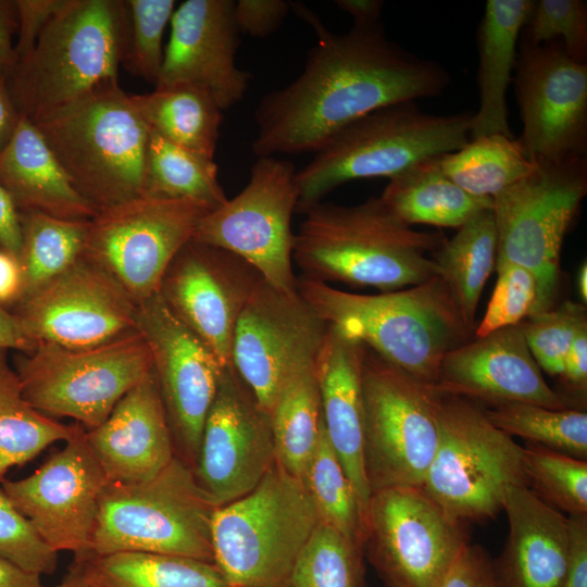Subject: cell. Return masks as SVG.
<instances>
[{
  "label": "cell",
  "mask_w": 587,
  "mask_h": 587,
  "mask_svg": "<svg viewBox=\"0 0 587 587\" xmlns=\"http://www.w3.org/2000/svg\"><path fill=\"white\" fill-rule=\"evenodd\" d=\"M291 9L316 35L301 74L266 93L255 109V155L316 152L355 120L386 105L432 98L450 82L446 68L386 36L382 23L329 32L307 5Z\"/></svg>",
  "instance_id": "1"
},
{
  "label": "cell",
  "mask_w": 587,
  "mask_h": 587,
  "mask_svg": "<svg viewBox=\"0 0 587 587\" xmlns=\"http://www.w3.org/2000/svg\"><path fill=\"white\" fill-rule=\"evenodd\" d=\"M303 214L292 245L302 278L384 292L438 276L432 254L444 234L414 229L379 197L355 205L320 202Z\"/></svg>",
  "instance_id": "2"
},
{
  "label": "cell",
  "mask_w": 587,
  "mask_h": 587,
  "mask_svg": "<svg viewBox=\"0 0 587 587\" xmlns=\"http://www.w3.org/2000/svg\"><path fill=\"white\" fill-rule=\"evenodd\" d=\"M297 290L327 324L429 386L437 380L445 354L470 335L439 276L376 295L347 292L305 278L298 279Z\"/></svg>",
  "instance_id": "3"
},
{
  "label": "cell",
  "mask_w": 587,
  "mask_h": 587,
  "mask_svg": "<svg viewBox=\"0 0 587 587\" xmlns=\"http://www.w3.org/2000/svg\"><path fill=\"white\" fill-rule=\"evenodd\" d=\"M126 27V0H65L7 73L18 112L35 123L117 80Z\"/></svg>",
  "instance_id": "4"
},
{
  "label": "cell",
  "mask_w": 587,
  "mask_h": 587,
  "mask_svg": "<svg viewBox=\"0 0 587 587\" xmlns=\"http://www.w3.org/2000/svg\"><path fill=\"white\" fill-rule=\"evenodd\" d=\"M34 124L97 212L142 196L150 128L118 80L99 85Z\"/></svg>",
  "instance_id": "5"
},
{
  "label": "cell",
  "mask_w": 587,
  "mask_h": 587,
  "mask_svg": "<svg viewBox=\"0 0 587 587\" xmlns=\"http://www.w3.org/2000/svg\"><path fill=\"white\" fill-rule=\"evenodd\" d=\"M473 114H429L407 101L355 120L296 172L297 212L303 214L350 180L390 179L424 159L462 148L470 140Z\"/></svg>",
  "instance_id": "6"
},
{
  "label": "cell",
  "mask_w": 587,
  "mask_h": 587,
  "mask_svg": "<svg viewBox=\"0 0 587 587\" xmlns=\"http://www.w3.org/2000/svg\"><path fill=\"white\" fill-rule=\"evenodd\" d=\"M319 522L302 480L275 461L251 491L215 509L214 564L229 587H285Z\"/></svg>",
  "instance_id": "7"
},
{
  "label": "cell",
  "mask_w": 587,
  "mask_h": 587,
  "mask_svg": "<svg viewBox=\"0 0 587 587\" xmlns=\"http://www.w3.org/2000/svg\"><path fill=\"white\" fill-rule=\"evenodd\" d=\"M215 509L192 469L175 455L151 478L107 484L99 500L90 555L139 551L214 564Z\"/></svg>",
  "instance_id": "8"
},
{
  "label": "cell",
  "mask_w": 587,
  "mask_h": 587,
  "mask_svg": "<svg viewBox=\"0 0 587 587\" xmlns=\"http://www.w3.org/2000/svg\"><path fill=\"white\" fill-rule=\"evenodd\" d=\"M437 420L438 445L423 490L460 522L494 517L509 487L527 486L523 447L465 398L438 394Z\"/></svg>",
  "instance_id": "9"
},
{
  "label": "cell",
  "mask_w": 587,
  "mask_h": 587,
  "mask_svg": "<svg viewBox=\"0 0 587 587\" xmlns=\"http://www.w3.org/2000/svg\"><path fill=\"white\" fill-rule=\"evenodd\" d=\"M25 399L50 417H71L93 428L118 400L152 372L149 347L137 330L98 346L73 349L39 342L14 355Z\"/></svg>",
  "instance_id": "10"
},
{
  "label": "cell",
  "mask_w": 587,
  "mask_h": 587,
  "mask_svg": "<svg viewBox=\"0 0 587 587\" xmlns=\"http://www.w3.org/2000/svg\"><path fill=\"white\" fill-rule=\"evenodd\" d=\"M586 193L587 159L571 158L536 161L530 174L492 198L496 263L533 273L537 299L532 314L555 307L562 245Z\"/></svg>",
  "instance_id": "11"
},
{
  "label": "cell",
  "mask_w": 587,
  "mask_h": 587,
  "mask_svg": "<svg viewBox=\"0 0 587 587\" xmlns=\"http://www.w3.org/2000/svg\"><path fill=\"white\" fill-rule=\"evenodd\" d=\"M361 371L371 495L422 487L438 445V394L363 344Z\"/></svg>",
  "instance_id": "12"
},
{
  "label": "cell",
  "mask_w": 587,
  "mask_h": 587,
  "mask_svg": "<svg viewBox=\"0 0 587 587\" xmlns=\"http://www.w3.org/2000/svg\"><path fill=\"white\" fill-rule=\"evenodd\" d=\"M211 210L195 199H130L89 220L82 257L111 275L139 305L159 292L168 265Z\"/></svg>",
  "instance_id": "13"
},
{
  "label": "cell",
  "mask_w": 587,
  "mask_h": 587,
  "mask_svg": "<svg viewBox=\"0 0 587 587\" xmlns=\"http://www.w3.org/2000/svg\"><path fill=\"white\" fill-rule=\"evenodd\" d=\"M467 542L462 522L422 487L372 492L362 548L387 587H440Z\"/></svg>",
  "instance_id": "14"
},
{
  "label": "cell",
  "mask_w": 587,
  "mask_h": 587,
  "mask_svg": "<svg viewBox=\"0 0 587 587\" xmlns=\"http://www.w3.org/2000/svg\"><path fill=\"white\" fill-rule=\"evenodd\" d=\"M296 172L286 160L260 157L245 188L208 212L192 239L237 254L273 287L297 291L291 229L298 203Z\"/></svg>",
  "instance_id": "15"
},
{
  "label": "cell",
  "mask_w": 587,
  "mask_h": 587,
  "mask_svg": "<svg viewBox=\"0 0 587 587\" xmlns=\"http://www.w3.org/2000/svg\"><path fill=\"white\" fill-rule=\"evenodd\" d=\"M108 483L79 423L65 446L33 474L0 482L39 537L57 553L72 552L74 560L91 553L99 500Z\"/></svg>",
  "instance_id": "16"
},
{
  "label": "cell",
  "mask_w": 587,
  "mask_h": 587,
  "mask_svg": "<svg viewBox=\"0 0 587 587\" xmlns=\"http://www.w3.org/2000/svg\"><path fill=\"white\" fill-rule=\"evenodd\" d=\"M512 80L523 124L516 139L526 157L548 162L586 158L587 62L572 59L560 41H521Z\"/></svg>",
  "instance_id": "17"
},
{
  "label": "cell",
  "mask_w": 587,
  "mask_h": 587,
  "mask_svg": "<svg viewBox=\"0 0 587 587\" xmlns=\"http://www.w3.org/2000/svg\"><path fill=\"white\" fill-rule=\"evenodd\" d=\"M327 328L298 290L264 279L255 287L235 328L232 362L268 415L291 373L315 360Z\"/></svg>",
  "instance_id": "18"
},
{
  "label": "cell",
  "mask_w": 587,
  "mask_h": 587,
  "mask_svg": "<svg viewBox=\"0 0 587 587\" xmlns=\"http://www.w3.org/2000/svg\"><path fill=\"white\" fill-rule=\"evenodd\" d=\"M135 328L151 353L176 455L192 469L226 367L172 314L159 292L137 305Z\"/></svg>",
  "instance_id": "19"
},
{
  "label": "cell",
  "mask_w": 587,
  "mask_h": 587,
  "mask_svg": "<svg viewBox=\"0 0 587 587\" xmlns=\"http://www.w3.org/2000/svg\"><path fill=\"white\" fill-rule=\"evenodd\" d=\"M11 311L37 344L80 349L136 329L137 305L104 270L80 258Z\"/></svg>",
  "instance_id": "20"
},
{
  "label": "cell",
  "mask_w": 587,
  "mask_h": 587,
  "mask_svg": "<svg viewBox=\"0 0 587 587\" xmlns=\"http://www.w3.org/2000/svg\"><path fill=\"white\" fill-rule=\"evenodd\" d=\"M263 279L247 261L192 238L168 265L159 289L172 314L224 366H232L238 319Z\"/></svg>",
  "instance_id": "21"
},
{
  "label": "cell",
  "mask_w": 587,
  "mask_h": 587,
  "mask_svg": "<svg viewBox=\"0 0 587 587\" xmlns=\"http://www.w3.org/2000/svg\"><path fill=\"white\" fill-rule=\"evenodd\" d=\"M274 462L270 415L227 366L203 424L196 480L217 508L251 491Z\"/></svg>",
  "instance_id": "22"
},
{
  "label": "cell",
  "mask_w": 587,
  "mask_h": 587,
  "mask_svg": "<svg viewBox=\"0 0 587 587\" xmlns=\"http://www.w3.org/2000/svg\"><path fill=\"white\" fill-rule=\"evenodd\" d=\"M232 0H187L176 7L154 87L192 85L224 111L240 102L251 74L236 63L239 32Z\"/></svg>",
  "instance_id": "23"
},
{
  "label": "cell",
  "mask_w": 587,
  "mask_h": 587,
  "mask_svg": "<svg viewBox=\"0 0 587 587\" xmlns=\"http://www.w3.org/2000/svg\"><path fill=\"white\" fill-rule=\"evenodd\" d=\"M434 390L439 395L479 400L488 405L526 402L571 409V400L545 380L521 325L497 329L448 351Z\"/></svg>",
  "instance_id": "24"
},
{
  "label": "cell",
  "mask_w": 587,
  "mask_h": 587,
  "mask_svg": "<svg viewBox=\"0 0 587 587\" xmlns=\"http://www.w3.org/2000/svg\"><path fill=\"white\" fill-rule=\"evenodd\" d=\"M86 437L109 483L146 480L168 465L176 450L153 370Z\"/></svg>",
  "instance_id": "25"
},
{
  "label": "cell",
  "mask_w": 587,
  "mask_h": 587,
  "mask_svg": "<svg viewBox=\"0 0 587 587\" xmlns=\"http://www.w3.org/2000/svg\"><path fill=\"white\" fill-rule=\"evenodd\" d=\"M362 344L328 324L315 358L327 438L355 491L362 519L371 498L364 465Z\"/></svg>",
  "instance_id": "26"
},
{
  "label": "cell",
  "mask_w": 587,
  "mask_h": 587,
  "mask_svg": "<svg viewBox=\"0 0 587 587\" xmlns=\"http://www.w3.org/2000/svg\"><path fill=\"white\" fill-rule=\"evenodd\" d=\"M502 510L509 533L492 559L498 587H562L569 558V519L527 486L508 488Z\"/></svg>",
  "instance_id": "27"
},
{
  "label": "cell",
  "mask_w": 587,
  "mask_h": 587,
  "mask_svg": "<svg viewBox=\"0 0 587 587\" xmlns=\"http://www.w3.org/2000/svg\"><path fill=\"white\" fill-rule=\"evenodd\" d=\"M0 183L20 213L88 221L97 211L78 193L37 126L21 114L0 149Z\"/></svg>",
  "instance_id": "28"
},
{
  "label": "cell",
  "mask_w": 587,
  "mask_h": 587,
  "mask_svg": "<svg viewBox=\"0 0 587 587\" xmlns=\"http://www.w3.org/2000/svg\"><path fill=\"white\" fill-rule=\"evenodd\" d=\"M532 4L533 0H488L485 4L477 29L479 105L472 117L470 139L494 134L513 137L507 92Z\"/></svg>",
  "instance_id": "29"
},
{
  "label": "cell",
  "mask_w": 587,
  "mask_h": 587,
  "mask_svg": "<svg viewBox=\"0 0 587 587\" xmlns=\"http://www.w3.org/2000/svg\"><path fill=\"white\" fill-rule=\"evenodd\" d=\"M440 157L424 159L397 176L379 199L408 225L459 228L476 214L491 209V198L473 196L442 171Z\"/></svg>",
  "instance_id": "30"
},
{
  "label": "cell",
  "mask_w": 587,
  "mask_h": 587,
  "mask_svg": "<svg viewBox=\"0 0 587 587\" xmlns=\"http://www.w3.org/2000/svg\"><path fill=\"white\" fill-rule=\"evenodd\" d=\"M149 128L166 140L214 159L223 110L203 88L192 85L154 87L132 95Z\"/></svg>",
  "instance_id": "31"
},
{
  "label": "cell",
  "mask_w": 587,
  "mask_h": 587,
  "mask_svg": "<svg viewBox=\"0 0 587 587\" xmlns=\"http://www.w3.org/2000/svg\"><path fill=\"white\" fill-rule=\"evenodd\" d=\"M491 209L465 222L432 254L438 276L470 330L484 286L496 266L497 230Z\"/></svg>",
  "instance_id": "32"
},
{
  "label": "cell",
  "mask_w": 587,
  "mask_h": 587,
  "mask_svg": "<svg viewBox=\"0 0 587 587\" xmlns=\"http://www.w3.org/2000/svg\"><path fill=\"white\" fill-rule=\"evenodd\" d=\"M74 562L96 587H229L215 564L186 557L122 551Z\"/></svg>",
  "instance_id": "33"
},
{
  "label": "cell",
  "mask_w": 587,
  "mask_h": 587,
  "mask_svg": "<svg viewBox=\"0 0 587 587\" xmlns=\"http://www.w3.org/2000/svg\"><path fill=\"white\" fill-rule=\"evenodd\" d=\"M275 461L301 477L319 441L323 423L315 360L287 378L270 413Z\"/></svg>",
  "instance_id": "34"
},
{
  "label": "cell",
  "mask_w": 587,
  "mask_h": 587,
  "mask_svg": "<svg viewBox=\"0 0 587 587\" xmlns=\"http://www.w3.org/2000/svg\"><path fill=\"white\" fill-rule=\"evenodd\" d=\"M0 349V482L13 466H24L46 448L66 441L75 430L36 410L24 397L15 370Z\"/></svg>",
  "instance_id": "35"
},
{
  "label": "cell",
  "mask_w": 587,
  "mask_h": 587,
  "mask_svg": "<svg viewBox=\"0 0 587 587\" xmlns=\"http://www.w3.org/2000/svg\"><path fill=\"white\" fill-rule=\"evenodd\" d=\"M142 196L195 199L212 210L228 199L218 182L214 159L175 145L150 129Z\"/></svg>",
  "instance_id": "36"
},
{
  "label": "cell",
  "mask_w": 587,
  "mask_h": 587,
  "mask_svg": "<svg viewBox=\"0 0 587 587\" xmlns=\"http://www.w3.org/2000/svg\"><path fill=\"white\" fill-rule=\"evenodd\" d=\"M440 165L466 192L492 199L530 174L536 161L526 157L517 139L494 134L472 138L462 148L442 154Z\"/></svg>",
  "instance_id": "37"
},
{
  "label": "cell",
  "mask_w": 587,
  "mask_h": 587,
  "mask_svg": "<svg viewBox=\"0 0 587 587\" xmlns=\"http://www.w3.org/2000/svg\"><path fill=\"white\" fill-rule=\"evenodd\" d=\"M20 218L21 247L17 259L24 278V297L82 258L89 220H63L37 212L20 213Z\"/></svg>",
  "instance_id": "38"
},
{
  "label": "cell",
  "mask_w": 587,
  "mask_h": 587,
  "mask_svg": "<svg viewBox=\"0 0 587 587\" xmlns=\"http://www.w3.org/2000/svg\"><path fill=\"white\" fill-rule=\"evenodd\" d=\"M489 421L511 437L586 460L587 414L582 410L550 409L507 402L483 409Z\"/></svg>",
  "instance_id": "39"
},
{
  "label": "cell",
  "mask_w": 587,
  "mask_h": 587,
  "mask_svg": "<svg viewBox=\"0 0 587 587\" xmlns=\"http://www.w3.org/2000/svg\"><path fill=\"white\" fill-rule=\"evenodd\" d=\"M300 479L320 522L334 527L349 541L362 548L363 519L358 498L329 444L324 423L315 450Z\"/></svg>",
  "instance_id": "40"
},
{
  "label": "cell",
  "mask_w": 587,
  "mask_h": 587,
  "mask_svg": "<svg viewBox=\"0 0 587 587\" xmlns=\"http://www.w3.org/2000/svg\"><path fill=\"white\" fill-rule=\"evenodd\" d=\"M363 549L319 522L285 587H364Z\"/></svg>",
  "instance_id": "41"
},
{
  "label": "cell",
  "mask_w": 587,
  "mask_h": 587,
  "mask_svg": "<svg viewBox=\"0 0 587 587\" xmlns=\"http://www.w3.org/2000/svg\"><path fill=\"white\" fill-rule=\"evenodd\" d=\"M527 487L544 502L570 515L587 514V461L540 445L523 447Z\"/></svg>",
  "instance_id": "42"
},
{
  "label": "cell",
  "mask_w": 587,
  "mask_h": 587,
  "mask_svg": "<svg viewBox=\"0 0 587 587\" xmlns=\"http://www.w3.org/2000/svg\"><path fill=\"white\" fill-rule=\"evenodd\" d=\"M127 27L121 65L155 86L164 60L163 35L174 0H126Z\"/></svg>",
  "instance_id": "43"
},
{
  "label": "cell",
  "mask_w": 587,
  "mask_h": 587,
  "mask_svg": "<svg viewBox=\"0 0 587 587\" xmlns=\"http://www.w3.org/2000/svg\"><path fill=\"white\" fill-rule=\"evenodd\" d=\"M521 41L539 46L560 41L578 62L587 60V3L583 0H537L521 32Z\"/></svg>",
  "instance_id": "44"
},
{
  "label": "cell",
  "mask_w": 587,
  "mask_h": 587,
  "mask_svg": "<svg viewBox=\"0 0 587 587\" xmlns=\"http://www.w3.org/2000/svg\"><path fill=\"white\" fill-rule=\"evenodd\" d=\"M585 321L583 304L564 301L520 323L528 349L541 371L561 377L567 349Z\"/></svg>",
  "instance_id": "45"
},
{
  "label": "cell",
  "mask_w": 587,
  "mask_h": 587,
  "mask_svg": "<svg viewBox=\"0 0 587 587\" xmlns=\"http://www.w3.org/2000/svg\"><path fill=\"white\" fill-rule=\"evenodd\" d=\"M497 282L484 316L478 324L476 337L497 329L519 325L528 317L537 299L536 279L527 268L511 263L497 262Z\"/></svg>",
  "instance_id": "46"
},
{
  "label": "cell",
  "mask_w": 587,
  "mask_h": 587,
  "mask_svg": "<svg viewBox=\"0 0 587 587\" xmlns=\"http://www.w3.org/2000/svg\"><path fill=\"white\" fill-rule=\"evenodd\" d=\"M0 558L38 575L52 574L58 553L35 532L0 487Z\"/></svg>",
  "instance_id": "47"
},
{
  "label": "cell",
  "mask_w": 587,
  "mask_h": 587,
  "mask_svg": "<svg viewBox=\"0 0 587 587\" xmlns=\"http://www.w3.org/2000/svg\"><path fill=\"white\" fill-rule=\"evenodd\" d=\"M290 9L285 0H238L234 21L239 34L263 38L279 28Z\"/></svg>",
  "instance_id": "48"
},
{
  "label": "cell",
  "mask_w": 587,
  "mask_h": 587,
  "mask_svg": "<svg viewBox=\"0 0 587 587\" xmlns=\"http://www.w3.org/2000/svg\"><path fill=\"white\" fill-rule=\"evenodd\" d=\"M440 587H498L488 551L480 545L467 542Z\"/></svg>",
  "instance_id": "49"
},
{
  "label": "cell",
  "mask_w": 587,
  "mask_h": 587,
  "mask_svg": "<svg viewBox=\"0 0 587 587\" xmlns=\"http://www.w3.org/2000/svg\"><path fill=\"white\" fill-rule=\"evenodd\" d=\"M14 1L17 9L18 28L14 41L13 64L29 52L47 22L65 0Z\"/></svg>",
  "instance_id": "50"
},
{
  "label": "cell",
  "mask_w": 587,
  "mask_h": 587,
  "mask_svg": "<svg viewBox=\"0 0 587 587\" xmlns=\"http://www.w3.org/2000/svg\"><path fill=\"white\" fill-rule=\"evenodd\" d=\"M567 519L569 558L562 587H587V514Z\"/></svg>",
  "instance_id": "51"
},
{
  "label": "cell",
  "mask_w": 587,
  "mask_h": 587,
  "mask_svg": "<svg viewBox=\"0 0 587 587\" xmlns=\"http://www.w3.org/2000/svg\"><path fill=\"white\" fill-rule=\"evenodd\" d=\"M561 378L574 391L587 388V321L577 328L564 358Z\"/></svg>",
  "instance_id": "52"
},
{
  "label": "cell",
  "mask_w": 587,
  "mask_h": 587,
  "mask_svg": "<svg viewBox=\"0 0 587 587\" xmlns=\"http://www.w3.org/2000/svg\"><path fill=\"white\" fill-rule=\"evenodd\" d=\"M24 295V278L18 259L0 249V307L13 308Z\"/></svg>",
  "instance_id": "53"
},
{
  "label": "cell",
  "mask_w": 587,
  "mask_h": 587,
  "mask_svg": "<svg viewBox=\"0 0 587 587\" xmlns=\"http://www.w3.org/2000/svg\"><path fill=\"white\" fill-rule=\"evenodd\" d=\"M21 247L20 212L0 183V249L17 258Z\"/></svg>",
  "instance_id": "54"
},
{
  "label": "cell",
  "mask_w": 587,
  "mask_h": 587,
  "mask_svg": "<svg viewBox=\"0 0 587 587\" xmlns=\"http://www.w3.org/2000/svg\"><path fill=\"white\" fill-rule=\"evenodd\" d=\"M18 28L15 1L0 0V65L5 74L14 61V37Z\"/></svg>",
  "instance_id": "55"
},
{
  "label": "cell",
  "mask_w": 587,
  "mask_h": 587,
  "mask_svg": "<svg viewBox=\"0 0 587 587\" xmlns=\"http://www.w3.org/2000/svg\"><path fill=\"white\" fill-rule=\"evenodd\" d=\"M37 342L27 336L15 315L0 307V349L30 352Z\"/></svg>",
  "instance_id": "56"
},
{
  "label": "cell",
  "mask_w": 587,
  "mask_h": 587,
  "mask_svg": "<svg viewBox=\"0 0 587 587\" xmlns=\"http://www.w3.org/2000/svg\"><path fill=\"white\" fill-rule=\"evenodd\" d=\"M20 117L21 113L13 101L5 71L0 65V149L11 139Z\"/></svg>",
  "instance_id": "57"
},
{
  "label": "cell",
  "mask_w": 587,
  "mask_h": 587,
  "mask_svg": "<svg viewBox=\"0 0 587 587\" xmlns=\"http://www.w3.org/2000/svg\"><path fill=\"white\" fill-rule=\"evenodd\" d=\"M335 3L352 17L354 26H372L380 23L384 7L382 0H337Z\"/></svg>",
  "instance_id": "58"
},
{
  "label": "cell",
  "mask_w": 587,
  "mask_h": 587,
  "mask_svg": "<svg viewBox=\"0 0 587 587\" xmlns=\"http://www.w3.org/2000/svg\"><path fill=\"white\" fill-rule=\"evenodd\" d=\"M0 587H45L41 576L0 558Z\"/></svg>",
  "instance_id": "59"
},
{
  "label": "cell",
  "mask_w": 587,
  "mask_h": 587,
  "mask_svg": "<svg viewBox=\"0 0 587 587\" xmlns=\"http://www.w3.org/2000/svg\"><path fill=\"white\" fill-rule=\"evenodd\" d=\"M50 587H96L83 574L79 566L74 562L62 580Z\"/></svg>",
  "instance_id": "60"
},
{
  "label": "cell",
  "mask_w": 587,
  "mask_h": 587,
  "mask_svg": "<svg viewBox=\"0 0 587 587\" xmlns=\"http://www.w3.org/2000/svg\"><path fill=\"white\" fill-rule=\"evenodd\" d=\"M577 289L582 302L586 303L587 301V265L586 262L580 266L577 276Z\"/></svg>",
  "instance_id": "61"
}]
</instances>
